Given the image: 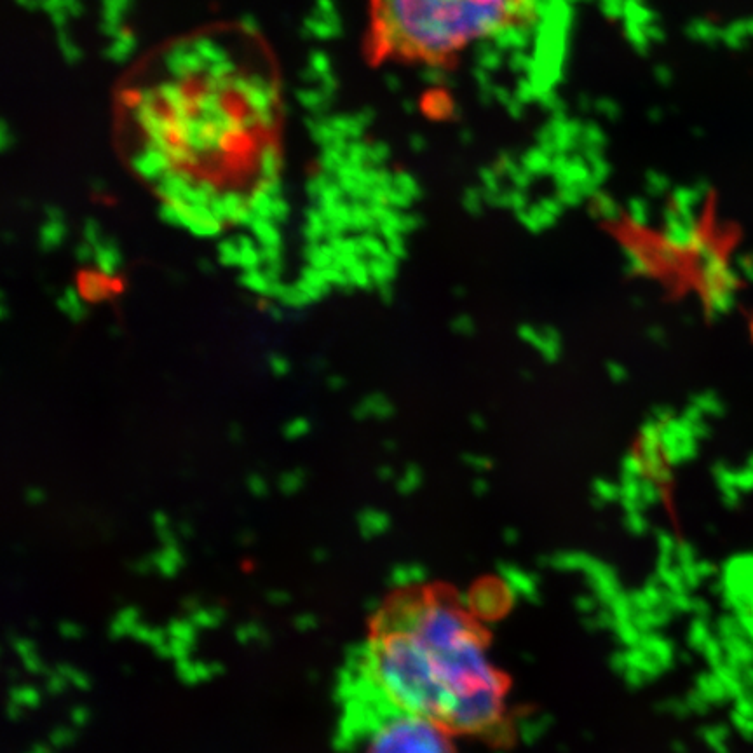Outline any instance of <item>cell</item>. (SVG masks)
<instances>
[{"label": "cell", "mask_w": 753, "mask_h": 753, "mask_svg": "<svg viewBox=\"0 0 753 753\" xmlns=\"http://www.w3.org/2000/svg\"><path fill=\"white\" fill-rule=\"evenodd\" d=\"M117 103L142 143L192 171L213 159L231 171L257 164L283 110L264 44L241 28L170 42L136 68Z\"/></svg>", "instance_id": "cell-1"}, {"label": "cell", "mask_w": 753, "mask_h": 753, "mask_svg": "<svg viewBox=\"0 0 753 753\" xmlns=\"http://www.w3.org/2000/svg\"><path fill=\"white\" fill-rule=\"evenodd\" d=\"M508 687L487 631L454 591L415 584L377 612L354 694L504 745L513 740Z\"/></svg>", "instance_id": "cell-2"}, {"label": "cell", "mask_w": 753, "mask_h": 753, "mask_svg": "<svg viewBox=\"0 0 753 753\" xmlns=\"http://www.w3.org/2000/svg\"><path fill=\"white\" fill-rule=\"evenodd\" d=\"M536 0H368V55L377 63L445 68L509 34Z\"/></svg>", "instance_id": "cell-3"}, {"label": "cell", "mask_w": 753, "mask_h": 753, "mask_svg": "<svg viewBox=\"0 0 753 753\" xmlns=\"http://www.w3.org/2000/svg\"><path fill=\"white\" fill-rule=\"evenodd\" d=\"M354 726L363 753H457L452 734L431 720L354 696Z\"/></svg>", "instance_id": "cell-4"}, {"label": "cell", "mask_w": 753, "mask_h": 753, "mask_svg": "<svg viewBox=\"0 0 753 753\" xmlns=\"http://www.w3.org/2000/svg\"><path fill=\"white\" fill-rule=\"evenodd\" d=\"M74 286L82 300L89 306L105 304L126 292V279L121 274L107 276L96 267L81 265L75 272Z\"/></svg>", "instance_id": "cell-5"}, {"label": "cell", "mask_w": 753, "mask_h": 753, "mask_svg": "<svg viewBox=\"0 0 753 753\" xmlns=\"http://www.w3.org/2000/svg\"><path fill=\"white\" fill-rule=\"evenodd\" d=\"M211 213L220 220L222 224H229L232 227H246L250 229L251 224L255 222V213L250 210L248 196L239 190H225L218 196L211 199Z\"/></svg>", "instance_id": "cell-6"}, {"label": "cell", "mask_w": 753, "mask_h": 753, "mask_svg": "<svg viewBox=\"0 0 753 753\" xmlns=\"http://www.w3.org/2000/svg\"><path fill=\"white\" fill-rule=\"evenodd\" d=\"M129 166H131V170L135 171L136 177H140L150 184H157L168 171L175 168L170 161V157L166 156L163 150L147 145V143H142L135 150V154L129 159Z\"/></svg>", "instance_id": "cell-7"}, {"label": "cell", "mask_w": 753, "mask_h": 753, "mask_svg": "<svg viewBox=\"0 0 753 753\" xmlns=\"http://www.w3.org/2000/svg\"><path fill=\"white\" fill-rule=\"evenodd\" d=\"M123 264L124 257L121 246L117 245L116 239L112 236H105L102 243L95 246L93 265L107 276H116L123 269Z\"/></svg>", "instance_id": "cell-8"}, {"label": "cell", "mask_w": 753, "mask_h": 753, "mask_svg": "<svg viewBox=\"0 0 753 753\" xmlns=\"http://www.w3.org/2000/svg\"><path fill=\"white\" fill-rule=\"evenodd\" d=\"M56 309L70 321V323H82L88 318V304L82 300L81 295L75 290V286H67L62 295L56 299Z\"/></svg>", "instance_id": "cell-9"}, {"label": "cell", "mask_w": 753, "mask_h": 753, "mask_svg": "<svg viewBox=\"0 0 753 753\" xmlns=\"http://www.w3.org/2000/svg\"><path fill=\"white\" fill-rule=\"evenodd\" d=\"M304 218L306 220L302 225V238L306 241V245L326 241V238H328V222L319 210L318 204L307 206L306 211H304Z\"/></svg>", "instance_id": "cell-10"}, {"label": "cell", "mask_w": 753, "mask_h": 753, "mask_svg": "<svg viewBox=\"0 0 753 753\" xmlns=\"http://www.w3.org/2000/svg\"><path fill=\"white\" fill-rule=\"evenodd\" d=\"M68 229L65 220H49L39 227V236H37V245L42 253H51L58 250L67 239Z\"/></svg>", "instance_id": "cell-11"}, {"label": "cell", "mask_w": 753, "mask_h": 753, "mask_svg": "<svg viewBox=\"0 0 753 753\" xmlns=\"http://www.w3.org/2000/svg\"><path fill=\"white\" fill-rule=\"evenodd\" d=\"M283 166L281 150H279L276 138L264 143V147L258 152L257 170L260 178H278Z\"/></svg>", "instance_id": "cell-12"}, {"label": "cell", "mask_w": 753, "mask_h": 753, "mask_svg": "<svg viewBox=\"0 0 753 753\" xmlns=\"http://www.w3.org/2000/svg\"><path fill=\"white\" fill-rule=\"evenodd\" d=\"M250 234L262 248H283V236L279 224L269 218H255L251 224Z\"/></svg>", "instance_id": "cell-13"}, {"label": "cell", "mask_w": 753, "mask_h": 753, "mask_svg": "<svg viewBox=\"0 0 753 753\" xmlns=\"http://www.w3.org/2000/svg\"><path fill=\"white\" fill-rule=\"evenodd\" d=\"M236 241H238L239 257H241L239 269L250 271V269L264 267L262 248H260V245H258L251 234H245V232L243 234H236Z\"/></svg>", "instance_id": "cell-14"}, {"label": "cell", "mask_w": 753, "mask_h": 753, "mask_svg": "<svg viewBox=\"0 0 753 753\" xmlns=\"http://www.w3.org/2000/svg\"><path fill=\"white\" fill-rule=\"evenodd\" d=\"M335 257H337V251L333 250L328 241L306 245V248H304V258H306L307 265L321 269V271L333 265Z\"/></svg>", "instance_id": "cell-15"}, {"label": "cell", "mask_w": 753, "mask_h": 753, "mask_svg": "<svg viewBox=\"0 0 753 753\" xmlns=\"http://www.w3.org/2000/svg\"><path fill=\"white\" fill-rule=\"evenodd\" d=\"M239 285L245 288L246 292L253 293L257 297H267L269 288H271V279L267 278L264 269H250L239 274Z\"/></svg>", "instance_id": "cell-16"}, {"label": "cell", "mask_w": 753, "mask_h": 753, "mask_svg": "<svg viewBox=\"0 0 753 753\" xmlns=\"http://www.w3.org/2000/svg\"><path fill=\"white\" fill-rule=\"evenodd\" d=\"M332 182V175L323 171L319 163H316L314 170L311 171V175H309L306 182V194L309 197V201L313 204L318 203L319 196L323 194V190L332 184Z\"/></svg>", "instance_id": "cell-17"}, {"label": "cell", "mask_w": 753, "mask_h": 753, "mask_svg": "<svg viewBox=\"0 0 753 753\" xmlns=\"http://www.w3.org/2000/svg\"><path fill=\"white\" fill-rule=\"evenodd\" d=\"M278 302L288 311H306L307 307L313 304L297 285H286L285 292L279 297Z\"/></svg>", "instance_id": "cell-18"}, {"label": "cell", "mask_w": 753, "mask_h": 753, "mask_svg": "<svg viewBox=\"0 0 753 753\" xmlns=\"http://www.w3.org/2000/svg\"><path fill=\"white\" fill-rule=\"evenodd\" d=\"M218 264L224 267H239L241 257H239V246L236 236L231 238H222L217 245Z\"/></svg>", "instance_id": "cell-19"}, {"label": "cell", "mask_w": 753, "mask_h": 753, "mask_svg": "<svg viewBox=\"0 0 753 753\" xmlns=\"http://www.w3.org/2000/svg\"><path fill=\"white\" fill-rule=\"evenodd\" d=\"M274 199L269 194H265L264 190L253 187L250 194H248V204H250V210L255 213V217L269 218L272 220V206H274Z\"/></svg>", "instance_id": "cell-20"}, {"label": "cell", "mask_w": 753, "mask_h": 753, "mask_svg": "<svg viewBox=\"0 0 753 753\" xmlns=\"http://www.w3.org/2000/svg\"><path fill=\"white\" fill-rule=\"evenodd\" d=\"M299 278L304 279L307 285L314 286V288L323 293L325 297L328 293L332 292V285L326 281L321 269H316V267H311V265H304V267L300 269Z\"/></svg>", "instance_id": "cell-21"}, {"label": "cell", "mask_w": 753, "mask_h": 753, "mask_svg": "<svg viewBox=\"0 0 753 753\" xmlns=\"http://www.w3.org/2000/svg\"><path fill=\"white\" fill-rule=\"evenodd\" d=\"M351 229H354V231L374 229V222H372L370 213L361 204L356 203L351 206Z\"/></svg>", "instance_id": "cell-22"}, {"label": "cell", "mask_w": 753, "mask_h": 753, "mask_svg": "<svg viewBox=\"0 0 753 753\" xmlns=\"http://www.w3.org/2000/svg\"><path fill=\"white\" fill-rule=\"evenodd\" d=\"M103 231L102 225L96 220V218L88 217L82 224V241H86L89 245L96 246L98 243H102Z\"/></svg>", "instance_id": "cell-23"}, {"label": "cell", "mask_w": 753, "mask_h": 753, "mask_svg": "<svg viewBox=\"0 0 753 753\" xmlns=\"http://www.w3.org/2000/svg\"><path fill=\"white\" fill-rule=\"evenodd\" d=\"M346 272L349 279H351V283H353L354 286H358V288H368L370 283H372V274H370V269H368L367 265L363 264V260H358V262Z\"/></svg>", "instance_id": "cell-24"}, {"label": "cell", "mask_w": 753, "mask_h": 753, "mask_svg": "<svg viewBox=\"0 0 753 753\" xmlns=\"http://www.w3.org/2000/svg\"><path fill=\"white\" fill-rule=\"evenodd\" d=\"M267 365H269V370H271L272 375L278 377V379L286 377V375L292 372V363H290V360H288L286 356H283V354H269V356H267Z\"/></svg>", "instance_id": "cell-25"}, {"label": "cell", "mask_w": 753, "mask_h": 753, "mask_svg": "<svg viewBox=\"0 0 753 753\" xmlns=\"http://www.w3.org/2000/svg\"><path fill=\"white\" fill-rule=\"evenodd\" d=\"M344 197H346V192L340 187L339 182H332L323 190V194L319 196L316 204L318 206H332V204L342 203Z\"/></svg>", "instance_id": "cell-26"}, {"label": "cell", "mask_w": 753, "mask_h": 753, "mask_svg": "<svg viewBox=\"0 0 753 753\" xmlns=\"http://www.w3.org/2000/svg\"><path fill=\"white\" fill-rule=\"evenodd\" d=\"M255 187L260 190H264L265 194H269L271 197H281L285 192L283 187V180L278 178H258L255 182Z\"/></svg>", "instance_id": "cell-27"}, {"label": "cell", "mask_w": 753, "mask_h": 753, "mask_svg": "<svg viewBox=\"0 0 753 753\" xmlns=\"http://www.w3.org/2000/svg\"><path fill=\"white\" fill-rule=\"evenodd\" d=\"M292 215V206L286 201L285 197H276L274 199V206H272V220L276 224H286L288 218Z\"/></svg>", "instance_id": "cell-28"}, {"label": "cell", "mask_w": 753, "mask_h": 753, "mask_svg": "<svg viewBox=\"0 0 753 753\" xmlns=\"http://www.w3.org/2000/svg\"><path fill=\"white\" fill-rule=\"evenodd\" d=\"M309 429H311V422L304 419V417L292 419V421L288 422L285 426V436L286 438H290V440H293V438H300V436L307 435Z\"/></svg>", "instance_id": "cell-29"}, {"label": "cell", "mask_w": 753, "mask_h": 753, "mask_svg": "<svg viewBox=\"0 0 753 753\" xmlns=\"http://www.w3.org/2000/svg\"><path fill=\"white\" fill-rule=\"evenodd\" d=\"M74 257L81 265L93 264V260H95V246L89 245L86 241H81L74 248Z\"/></svg>", "instance_id": "cell-30"}, {"label": "cell", "mask_w": 753, "mask_h": 753, "mask_svg": "<svg viewBox=\"0 0 753 753\" xmlns=\"http://www.w3.org/2000/svg\"><path fill=\"white\" fill-rule=\"evenodd\" d=\"M262 260L264 265L283 264V248H262Z\"/></svg>", "instance_id": "cell-31"}, {"label": "cell", "mask_w": 753, "mask_h": 753, "mask_svg": "<svg viewBox=\"0 0 753 753\" xmlns=\"http://www.w3.org/2000/svg\"><path fill=\"white\" fill-rule=\"evenodd\" d=\"M295 285L299 286L300 290L306 293L307 297L311 299V302H313V304H316V302H321V300L325 299V295H323V293L319 292V290H316L314 286L307 285L304 279H297V283H295Z\"/></svg>", "instance_id": "cell-32"}, {"label": "cell", "mask_w": 753, "mask_h": 753, "mask_svg": "<svg viewBox=\"0 0 753 753\" xmlns=\"http://www.w3.org/2000/svg\"><path fill=\"white\" fill-rule=\"evenodd\" d=\"M288 309H285V307L281 306V304H272L271 309H269V313H267V316L271 318V321H274V323H283L286 318H288V313H286Z\"/></svg>", "instance_id": "cell-33"}, {"label": "cell", "mask_w": 753, "mask_h": 753, "mask_svg": "<svg viewBox=\"0 0 753 753\" xmlns=\"http://www.w3.org/2000/svg\"><path fill=\"white\" fill-rule=\"evenodd\" d=\"M44 215H46V218H49V220H65V213H63L62 208L56 206V204H46V206H44Z\"/></svg>", "instance_id": "cell-34"}, {"label": "cell", "mask_w": 753, "mask_h": 753, "mask_svg": "<svg viewBox=\"0 0 753 753\" xmlns=\"http://www.w3.org/2000/svg\"><path fill=\"white\" fill-rule=\"evenodd\" d=\"M91 192H93V196H98V199H102L107 194V184L103 180H93L91 182Z\"/></svg>", "instance_id": "cell-35"}, {"label": "cell", "mask_w": 753, "mask_h": 753, "mask_svg": "<svg viewBox=\"0 0 753 753\" xmlns=\"http://www.w3.org/2000/svg\"><path fill=\"white\" fill-rule=\"evenodd\" d=\"M326 386L330 387L332 391H340L342 387L346 386V380L339 377V375H332L326 380Z\"/></svg>", "instance_id": "cell-36"}, {"label": "cell", "mask_w": 753, "mask_h": 753, "mask_svg": "<svg viewBox=\"0 0 753 753\" xmlns=\"http://www.w3.org/2000/svg\"><path fill=\"white\" fill-rule=\"evenodd\" d=\"M0 299H2V304H0V319L6 321L9 318V304H7L6 293H0Z\"/></svg>", "instance_id": "cell-37"}, {"label": "cell", "mask_w": 753, "mask_h": 753, "mask_svg": "<svg viewBox=\"0 0 753 753\" xmlns=\"http://www.w3.org/2000/svg\"><path fill=\"white\" fill-rule=\"evenodd\" d=\"M197 264H199V269H201L204 274H211V272L215 271V267H213L211 260H208V258H201Z\"/></svg>", "instance_id": "cell-38"}, {"label": "cell", "mask_w": 753, "mask_h": 753, "mask_svg": "<svg viewBox=\"0 0 753 753\" xmlns=\"http://www.w3.org/2000/svg\"><path fill=\"white\" fill-rule=\"evenodd\" d=\"M313 363V368L316 372H321L325 368V361L321 360V358H314Z\"/></svg>", "instance_id": "cell-39"}, {"label": "cell", "mask_w": 753, "mask_h": 753, "mask_svg": "<svg viewBox=\"0 0 753 753\" xmlns=\"http://www.w3.org/2000/svg\"><path fill=\"white\" fill-rule=\"evenodd\" d=\"M4 241H6L7 245H11V243H14L13 232H4Z\"/></svg>", "instance_id": "cell-40"}]
</instances>
